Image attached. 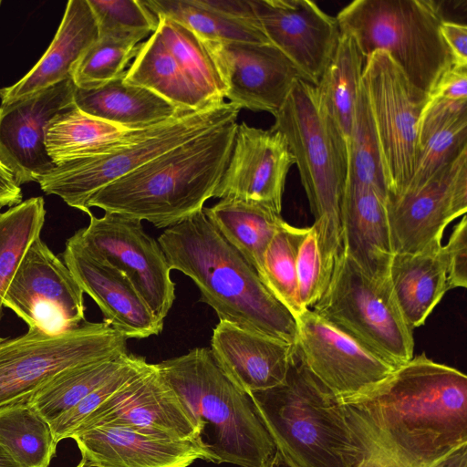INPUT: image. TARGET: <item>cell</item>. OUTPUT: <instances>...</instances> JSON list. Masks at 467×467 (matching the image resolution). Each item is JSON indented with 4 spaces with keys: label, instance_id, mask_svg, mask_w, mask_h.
<instances>
[{
    "label": "cell",
    "instance_id": "31",
    "mask_svg": "<svg viewBox=\"0 0 467 467\" xmlns=\"http://www.w3.org/2000/svg\"><path fill=\"white\" fill-rule=\"evenodd\" d=\"M124 81L152 91L182 111L209 107L193 88L157 31L140 44L133 63L126 70Z\"/></svg>",
    "mask_w": 467,
    "mask_h": 467
},
{
    "label": "cell",
    "instance_id": "13",
    "mask_svg": "<svg viewBox=\"0 0 467 467\" xmlns=\"http://www.w3.org/2000/svg\"><path fill=\"white\" fill-rule=\"evenodd\" d=\"M83 295L67 266L38 237L25 254L3 303L28 328L58 335L87 321Z\"/></svg>",
    "mask_w": 467,
    "mask_h": 467
},
{
    "label": "cell",
    "instance_id": "15",
    "mask_svg": "<svg viewBox=\"0 0 467 467\" xmlns=\"http://www.w3.org/2000/svg\"><path fill=\"white\" fill-rule=\"evenodd\" d=\"M467 211V147L424 183L388 195L393 254H413L441 241L445 228Z\"/></svg>",
    "mask_w": 467,
    "mask_h": 467
},
{
    "label": "cell",
    "instance_id": "33",
    "mask_svg": "<svg viewBox=\"0 0 467 467\" xmlns=\"http://www.w3.org/2000/svg\"><path fill=\"white\" fill-rule=\"evenodd\" d=\"M157 17L156 31L205 104L224 103L226 88L204 40L172 18Z\"/></svg>",
    "mask_w": 467,
    "mask_h": 467
},
{
    "label": "cell",
    "instance_id": "34",
    "mask_svg": "<svg viewBox=\"0 0 467 467\" xmlns=\"http://www.w3.org/2000/svg\"><path fill=\"white\" fill-rule=\"evenodd\" d=\"M57 445L48 422L27 400L0 409V446L20 467H49Z\"/></svg>",
    "mask_w": 467,
    "mask_h": 467
},
{
    "label": "cell",
    "instance_id": "18",
    "mask_svg": "<svg viewBox=\"0 0 467 467\" xmlns=\"http://www.w3.org/2000/svg\"><path fill=\"white\" fill-rule=\"evenodd\" d=\"M108 424L174 439L201 440L197 421L161 377L156 364H150L101 404L73 433Z\"/></svg>",
    "mask_w": 467,
    "mask_h": 467
},
{
    "label": "cell",
    "instance_id": "46",
    "mask_svg": "<svg viewBox=\"0 0 467 467\" xmlns=\"http://www.w3.org/2000/svg\"><path fill=\"white\" fill-rule=\"evenodd\" d=\"M206 6L218 11L229 17L259 25L250 0H201Z\"/></svg>",
    "mask_w": 467,
    "mask_h": 467
},
{
    "label": "cell",
    "instance_id": "41",
    "mask_svg": "<svg viewBox=\"0 0 467 467\" xmlns=\"http://www.w3.org/2000/svg\"><path fill=\"white\" fill-rule=\"evenodd\" d=\"M466 147L467 116H462L438 129L422 143L414 171L401 191L424 183Z\"/></svg>",
    "mask_w": 467,
    "mask_h": 467
},
{
    "label": "cell",
    "instance_id": "35",
    "mask_svg": "<svg viewBox=\"0 0 467 467\" xmlns=\"http://www.w3.org/2000/svg\"><path fill=\"white\" fill-rule=\"evenodd\" d=\"M145 6L156 16L172 18L208 41L270 43L259 25L229 17L201 0H147Z\"/></svg>",
    "mask_w": 467,
    "mask_h": 467
},
{
    "label": "cell",
    "instance_id": "25",
    "mask_svg": "<svg viewBox=\"0 0 467 467\" xmlns=\"http://www.w3.org/2000/svg\"><path fill=\"white\" fill-rule=\"evenodd\" d=\"M99 30L87 0H69L48 48L14 85L0 88L1 104L10 103L71 78L85 51L98 39Z\"/></svg>",
    "mask_w": 467,
    "mask_h": 467
},
{
    "label": "cell",
    "instance_id": "51",
    "mask_svg": "<svg viewBox=\"0 0 467 467\" xmlns=\"http://www.w3.org/2000/svg\"><path fill=\"white\" fill-rule=\"evenodd\" d=\"M0 467H20L1 446Z\"/></svg>",
    "mask_w": 467,
    "mask_h": 467
},
{
    "label": "cell",
    "instance_id": "50",
    "mask_svg": "<svg viewBox=\"0 0 467 467\" xmlns=\"http://www.w3.org/2000/svg\"><path fill=\"white\" fill-rule=\"evenodd\" d=\"M262 467H300L287 456L275 449V451L263 463Z\"/></svg>",
    "mask_w": 467,
    "mask_h": 467
},
{
    "label": "cell",
    "instance_id": "7",
    "mask_svg": "<svg viewBox=\"0 0 467 467\" xmlns=\"http://www.w3.org/2000/svg\"><path fill=\"white\" fill-rule=\"evenodd\" d=\"M363 57L387 52L409 81L429 95L453 66L441 34L442 7L432 0H355L336 16Z\"/></svg>",
    "mask_w": 467,
    "mask_h": 467
},
{
    "label": "cell",
    "instance_id": "53",
    "mask_svg": "<svg viewBox=\"0 0 467 467\" xmlns=\"http://www.w3.org/2000/svg\"><path fill=\"white\" fill-rule=\"evenodd\" d=\"M2 2L0 1V5H1Z\"/></svg>",
    "mask_w": 467,
    "mask_h": 467
},
{
    "label": "cell",
    "instance_id": "29",
    "mask_svg": "<svg viewBox=\"0 0 467 467\" xmlns=\"http://www.w3.org/2000/svg\"><path fill=\"white\" fill-rule=\"evenodd\" d=\"M202 210L214 228L261 277L265 251L284 221L281 213L237 198L221 199Z\"/></svg>",
    "mask_w": 467,
    "mask_h": 467
},
{
    "label": "cell",
    "instance_id": "14",
    "mask_svg": "<svg viewBox=\"0 0 467 467\" xmlns=\"http://www.w3.org/2000/svg\"><path fill=\"white\" fill-rule=\"evenodd\" d=\"M296 322L299 359L338 400L370 390L397 368L311 309Z\"/></svg>",
    "mask_w": 467,
    "mask_h": 467
},
{
    "label": "cell",
    "instance_id": "23",
    "mask_svg": "<svg viewBox=\"0 0 467 467\" xmlns=\"http://www.w3.org/2000/svg\"><path fill=\"white\" fill-rule=\"evenodd\" d=\"M210 349L225 375L245 393L281 384L296 355L294 343L226 321L214 327Z\"/></svg>",
    "mask_w": 467,
    "mask_h": 467
},
{
    "label": "cell",
    "instance_id": "10",
    "mask_svg": "<svg viewBox=\"0 0 467 467\" xmlns=\"http://www.w3.org/2000/svg\"><path fill=\"white\" fill-rule=\"evenodd\" d=\"M127 340L104 321H86L58 335L28 328L16 337H0V409L28 400L66 368L128 353Z\"/></svg>",
    "mask_w": 467,
    "mask_h": 467
},
{
    "label": "cell",
    "instance_id": "32",
    "mask_svg": "<svg viewBox=\"0 0 467 467\" xmlns=\"http://www.w3.org/2000/svg\"><path fill=\"white\" fill-rule=\"evenodd\" d=\"M130 357L128 352L66 368L38 388L27 402L49 424L112 377Z\"/></svg>",
    "mask_w": 467,
    "mask_h": 467
},
{
    "label": "cell",
    "instance_id": "26",
    "mask_svg": "<svg viewBox=\"0 0 467 467\" xmlns=\"http://www.w3.org/2000/svg\"><path fill=\"white\" fill-rule=\"evenodd\" d=\"M364 61L354 39L341 32L335 54L315 86L319 109L347 166Z\"/></svg>",
    "mask_w": 467,
    "mask_h": 467
},
{
    "label": "cell",
    "instance_id": "49",
    "mask_svg": "<svg viewBox=\"0 0 467 467\" xmlns=\"http://www.w3.org/2000/svg\"><path fill=\"white\" fill-rule=\"evenodd\" d=\"M431 467H467V444H463Z\"/></svg>",
    "mask_w": 467,
    "mask_h": 467
},
{
    "label": "cell",
    "instance_id": "1",
    "mask_svg": "<svg viewBox=\"0 0 467 467\" xmlns=\"http://www.w3.org/2000/svg\"><path fill=\"white\" fill-rule=\"evenodd\" d=\"M339 401L354 430L402 467H431L467 444V377L424 352Z\"/></svg>",
    "mask_w": 467,
    "mask_h": 467
},
{
    "label": "cell",
    "instance_id": "45",
    "mask_svg": "<svg viewBox=\"0 0 467 467\" xmlns=\"http://www.w3.org/2000/svg\"><path fill=\"white\" fill-rule=\"evenodd\" d=\"M441 34L452 57L453 66H467V26L465 24L443 20Z\"/></svg>",
    "mask_w": 467,
    "mask_h": 467
},
{
    "label": "cell",
    "instance_id": "21",
    "mask_svg": "<svg viewBox=\"0 0 467 467\" xmlns=\"http://www.w3.org/2000/svg\"><path fill=\"white\" fill-rule=\"evenodd\" d=\"M62 258L83 292L99 306L103 321L127 339L161 332L164 322L154 316L130 279L74 235L67 240Z\"/></svg>",
    "mask_w": 467,
    "mask_h": 467
},
{
    "label": "cell",
    "instance_id": "47",
    "mask_svg": "<svg viewBox=\"0 0 467 467\" xmlns=\"http://www.w3.org/2000/svg\"><path fill=\"white\" fill-rule=\"evenodd\" d=\"M23 193L12 171L0 161V209L22 202Z\"/></svg>",
    "mask_w": 467,
    "mask_h": 467
},
{
    "label": "cell",
    "instance_id": "5",
    "mask_svg": "<svg viewBox=\"0 0 467 467\" xmlns=\"http://www.w3.org/2000/svg\"><path fill=\"white\" fill-rule=\"evenodd\" d=\"M197 421L213 462L262 467L275 443L247 393L235 386L208 348L156 364Z\"/></svg>",
    "mask_w": 467,
    "mask_h": 467
},
{
    "label": "cell",
    "instance_id": "40",
    "mask_svg": "<svg viewBox=\"0 0 467 467\" xmlns=\"http://www.w3.org/2000/svg\"><path fill=\"white\" fill-rule=\"evenodd\" d=\"M99 36L130 37L140 42L158 26V17L140 0H87Z\"/></svg>",
    "mask_w": 467,
    "mask_h": 467
},
{
    "label": "cell",
    "instance_id": "38",
    "mask_svg": "<svg viewBox=\"0 0 467 467\" xmlns=\"http://www.w3.org/2000/svg\"><path fill=\"white\" fill-rule=\"evenodd\" d=\"M346 180L372 185L388 192L378 137L362 81L353 119Z\"/></svg>",
    "mask_w": 467,
    "mask_h": 467
},
{
    "label": "cell",
    "instance_id": "8",
    "mask_svg": "<svg viewBox=\"0 0 467 467\" xmlns=\"http://www.w3.org/2000/svg\"><path fill=\"white\" fill-rule=\"evenodd\" d=\"M239 111L230 102L184 111L162 124L133 130L126 141L104 153L57 165L36 182L45 193L88 214V202L100 189L199 134L237 119Z\"/></svg>",
    "mask_w": 467,
    "mask_h": 467
},
{
    "label": "cell",
    "instance_id": "37",
    "mask_svg": "<svg viewBox=\"0 0 467 467\" xmlns=\"http://www.w3.org/2000/svg\"><path fill=\"white\" fill-rule=\"evenodd\" d=\"M306 228L296 227L285 221L280 223L265 251L260 277L295 319L306 310L299 296L296 254Z\"/></svg>",
    "mask_w": 467,
    "mask_h": 467
},
{
    "label": "cell",
    "instance_id": "4",
    "mask_svg": "<svg viewBox=\"0 0 467 467\" xmlns=\"http://www.w3.org/2000/svg\"><path fill=\"white\" fill-rule=\"evenodd\" d=\"M275 449L300 467H357L365 446L341 402L299 359L285 380L247 393Z\"/></svg>",
    "mask_w": 467,
    "mask_h": 467
},
{
    "label": "cell",
    "instance_id": "39",
    "mask_svg": "<svg viewBox=\"0 0 467 467\" xmlns=\"http://www.w3.org/2000/svg\"><path fill=\"white\" fill-rule=\"evenodd\" d=\"M139 43L130 37L99 36L76 64L71 75L74 85L78 88L91 89L118 78L137 56Z\"/></svg>",
    "mask_w": 467,
    "mask_h": 467
},
{
    "label": "cell",
    "instance_id": "36",
    "mask_svg": "<svg viewBox=\"0 0 467 467\" xmlns=\"http://www.w3.org/2000/svg\"><path fill=\"white\" fill-rule=\"evenodd\" d=\"M45 219V202L40 196L0 213V322L4 296L27 250L40 237Z\"/></svg>",
    "mask_w": 467,
    "mask_h": 467
},
{
    "label": "cell",
    "instance_id": "43",
    "mask_svg": "<svg viewBox=\"0 0 467 467\" xmlns=\"http://www.w3.org/2000/svg\"><path fill=\"white\" fill-rule=\"evenodd\" d=\"M296 275L302 306L311 309L325 292L328 280L324 271L317 234L313 226L306 232L298 246Z\"/></svg>",
    "mask_w": 467,
    "mask_h": 467
},
{
    "label": "cell",
    "instance_id": "3",
    "mask_svg": "<svg viewBox=\"0 0 467 467\" xmlns=\"http://www.w3.org/2000/svg\"><path fill=\"white\" fill-rule=\"evenodd\" d=\"M237 119L212 128L169 150L97 192L98 207L157 228L174 226L213 197L229 161Z\"/></svg>",
    "mask_w": 467,
    "mask_h": 467
},
{
    "label": "cell",
    "instance_id": "52",
    "mask_svg": "<svg viewBox=\"0 0 467 467\" xmlns=\"http://www.w3.org/2000/svg\"><path fill=\"white\" fill-rule=\"evenodd\" d=\"M76 467H100V466L91 464V463L84 461L83 459H81V461Z\"/></svg>",
    "mask_w": 467,
    "mask_h": 467
},
{
    "label": "cell",
    "instance_id": "17",
    "mask_svg": "<svg viewBox=\"0 0 467 467\" xmlns=\"http://www.w3.org/2000/svg\"><path fill=\"white\" fill-rule=\"evenodd\" d=\"M269 42L317 85L340 37L336 17L310 0H250Z\"/></svg>",
    "mask_w": 467,
    "mask_h": 467
},
{
    "label": "cell",
    "instance_id": "44",
    "mask_svg": "<svg viewBox=\"0 0 467 467\" xmlns=\"http://www.w3.org/2000/svg\"><path fill=\"white\" fill-rule=\"evenodd\" d=\"M449 290L467 286V217L462 215L443 245Z\"/></svg>",
    "mask_w": 467,
    "mask_h": 467
},
{
    "label": "cell",
    "instance_id": "16",
    "mask_svg": "<svg viewBox=\"0 0 467 467\" xmlns=\"http://www.w3.org/2000/svg\"><path fill=\"white\" fill-rule=\"evenodd\" d=\"M204 42L225 85V99L240 109L275 115L294 82L305 79L290 59L271 43Z\"/></svg>",
    "mask_w": 467,
    "mask_h": 467
},
{
    "label": "cell",
    "instance_id": "27",
    "mask_svg": "<svg viewBox=\"0 0 467 467\" xmlns=\"http://www.w3.org/2000/svg\"><path fill=\"white\" fill-rule=\"evenodd\" d=\"M389 278L402 314L413 330L425 324L449 290L441 241L413 254H394Z\"/></svg>",
    "mask_w": 467,
    "mask_h": 467
},
{
    "label": "cell",
    "instance_id": "19",
    "mask_svg": "<svg viewBox=\"0 0 467 467\" xmlns=\"http://www.w3.org/2000/svg\"><path fill=\"white\" fill-rule=\"evenodd\" d=\"M77 87L67 78L32 96L0 105V161L18 185L37 182L56 165L45 130L57 114L75 107Z\"/></svg>",
    "mask_w": 467,
    "mask_h": 467
},
{
    "label": "cell",
    "instance_id": "48",
    "mask_svg": "<svg viewBox=\"0 0 467 467\" xmlns=\"http://www.w3.org/2000/svg\"><path fill=\"white\" fill-rule=\"evenodd\" d=\"M357 433L365 446L364 455L357 467H402L358 432Z\"/></svg>",
    "mask_w": 467,
    "mask_h": 467
},
{
    "label": "cell",
    "instance_id": "24",
    "mask_svg": "<svg viewBox=\"0 0 467 467\" xmlns=\"http://www.w3.org/2000/svg\"><path fill=\"white\" fill-rule=\"evenodd\" d=\"M388 192L372 185L346 180L341 222L343 250L374 276L389 275L394 255L387 215Z\"/></svg>",
    "mask_w": 467,
    "mask_h": 467
},
{
    "label": "cell",
    "instance_id": "12",
    "mask_svg": "<svg viewBox=\"0 0 467 467\" xmlns=\"http://www.w3.org/2000/svg\"><path fill=\"white\" fill-rule=\"evenodd\" d=\"M88 215V225L73 235L93 254L120 270L154 316L164 322L175 299V284L158 241L144 231L139 220L112 213L101 217L92 213Z\"/></svg>",
    "mask_w": 467,
    "mask_h": 467
},
{
    "label": "cell",
    "instance_id": "11",
    "mask_svg": "<svg viewBox=\"0 0 467 467\" xmlns=\"http://www.w3.org/2000/svg\"><path fill=\"white\" fill-rule=\"evenodd\" d=\"M379 145L388 195L410 181L420 152L419 121L428 95L415 88L391 57L375 51L361 74Z\"/></svg>",
    "mask_w": 467,
    "mask_h": 467
},
{
    "label": "cell",
    "instance_id": "2",
    "mask_svg": "<svg viewBox=\"0 0 467 467\" xmlns=\"http://www.w3.org/2000/svg\"><path fill=\"white\" fill-rule=\"evenodd\" d=\"M171 270L189 276L220 321L296 344V322L203 210L160 235Z\"/></svg>",
    "mask_w": 467,
    "mask_h": 467
},
{
    "label": "cell",
    "instance_id": "9",
    "mask_svg": "<svg viewBox=\"0 0 467 467\" xmlns=\"http://www.w3.org/2000/svg\"><path fill=\"white\" fill-rule=\"evenodd\" d=\"M312 308L397 368L414 356L413 330L398 304L389 274H367L344 250Z\"/></svg>",
    "mask_w": 467,
    "mask_h": 467
},
{
    "label": "cell",
    "instance_id": "30",
    "mask_svg": "<svg viewBox=\"0 0 467 467\" xmlns=\"http://www.w3.org/2000/svg\"><path fill=\"white\" fill-rule=\"evenodd\" d=\"M133 130L92 117L76 107L56 115L45 130L48 156L60 165L104 153L126 141Z\"/></svg>",
    "mask_w": 467,
    "mask_h": 467
},
{
    "label": "cell",
    "instance_id": "20",
    "mask_svg": "<svg viewBox=\"0 0 467 467\" xmlns=\"http://www.w3.org/2000/svg\"><path fill=\"white\" fill-rule=\"evenodd\" d=\"M293 164L295 158L280 132L242 122L213 197L250 201L281 213L285 180Z\"/></svg>",
    "mask_w": 467,
    "mask_h": 467
},
{
    "label": "cell",
    "instance_id": "22",
    "mask_svg": "<svg viewBox=\"0 0 467 467\" xmlns=\"http://www.w3.org/2000/svg\"><path fill=\"white\" fill-rule=\"evenodd\" d=\"M81 459L100 467H188L213 462L201 440L174 439L121 425H101L73 433Z\"/></svg>",
    "mask_w": 467,
    "mask_h": 467
},
{
    "label": "cell",
    "instance_id": "6",
    "mask_svg": "<svg viewBox=\"0 0 467 467\" xmlns=\"http://www.w3.org/2000/svg\"><path fill=\"white\" fill-rule=\"evenodd\" d=\"M274 117L270 129L284 136L295 158L329 281L343 251L341 203L347 165L323 119L312 83L296 79Z\"/></svg>",
    "mask_w": 467,
    "mask_h": 467
},
{
    "label": "cell",
    "instance_id": "28",
    "mask_svg": "<svg viewBox=\"0 0 467 467\" xmlns=\"http://www.w3.org/2000/svg\"><path fill=\"white\" fill-rule=\"evenodd\" d=\"M125 73L96 88H77L75 107L127 130L149 129L184 112L152 91L126 83Z\"/></svg>",
    "mask_w": 467,
    "mask_h": 467
},
{
    "label": "cell",
    "instance_id": "42",
    "mask_svg": "<svg viewBox=\"0 0 467 467\" xmlns=\"http://www.w3.org/2000/svg\"><path fill=\"white\" fill-rule=\"evenodd\" d=\"M150 364L144 357L130 354L128 361L112 377L49 423L55 441L58 443L68 439L89 414L148 368Z\"/></svg>",
    "mask_w": 467,
    "mask_h": 467
}]
</instances>
